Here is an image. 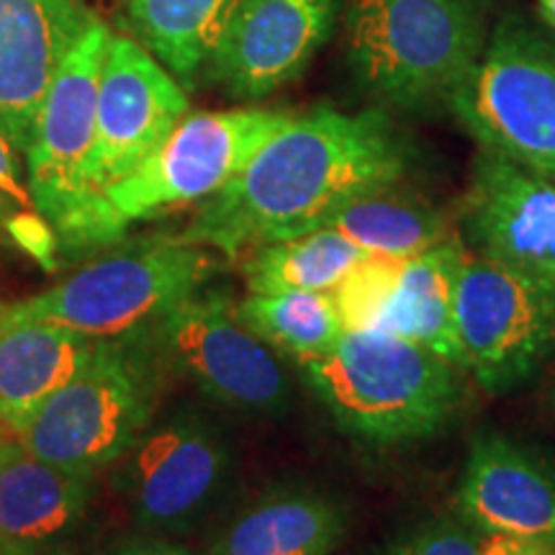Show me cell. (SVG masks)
Returning a JSON list of instances; mask_svg holds the SVG:
<instances>
[{"mask_svg": "<svg viewBox=\"0 0 555 555\" xmlns=\"http://www.w3.org/2000/svg\"><path fill=\"white\" fill-rule=\"evenodd\" d=\"M406 168V142L384 108H317L294 116L237 178L201 201L178 237L234 258L314 232L360 193L399 183Z\"/></svg>", "mask_w": 555, "mask_h": 555, "instance_id": "obj_1", "label": "cell"}, {"mask_svg": "<svg viewBox=\"0 0 555 555\" xmlns=\"http://www.w3.org/2000/svg\"><path fill=\"white\" fill-rule=\"evenodd\" d=\"M298 371L345 435L380 448L440 433L461 406L468 376L393 332L350 330Z\"/></svg>", "mask_w": 555, "mask_h": 555, "instance_id": "obj_2", "label": "cell"}, {"mask_svg": "<svg viewBox=\"0 0 555 555\" xmlns=\"http://www.w3.org/2000/svg\"><path fill=\"white\" fill-rule=\"evenodd\" d=\"M111 29L95 21L67 54L41 101L26 155V191L69 258L99 253L124 237L108 198L90 180L99 80Z\"/></svg>", "mask_w": 555, "mask_h": 555, "instance_id": "obj_3", "label": "cell"}, {"mask_svg": "<svg viewBox=\"0 0 555 555\" xmlns=\"http://www.w3.org/2000/svg\"><path fill=\"white\" fill-rule=\"evenodd\" d=\"M481 0H352L347 62L393 108L448 103L486 50Z\"/></svg>", "mask_w": 555, "mask_h": 555, "instance_id": "obj_4", "label": "cell"}, {"mask_svg": "<svg viewBox=\"0 0 555 555\" xmlns=\"http://www.w3.org/2000/svg\"><path fill=\"white\" fill-rule=\"evenodd\" d=\"M165 371L144 335L95 339L86 363L13 437L52 466L95 476L119 461L155 420Z\"/></svg>", "mask_w": 555, "mask_h": 555, "instance_id": "obj_5", "label": "cell"}, {"mask_svg": "<svg viewBox=\"0 0 555 555\" xmlns=\"http://www.w3.org/2000/svg\"><path fill=\"white\" fill-rule=\"evenodd\" d=\"M217 260L180 237H147L90 255L73 275L26 298L31 314L90 339H121L155 327L206 288Z\"/></svg>", "mask_w": 555, "mask_h": 555, "instance_id": "obj_6", "label": "cell"}, {"mask_svg": "<svg viewBox=\"0 0 555 555\" xmlns=\"http://www.w3.org/2000/svg\"><path fill=\"white\" fill-rule=\"evenodd\" d=\"M483 150L555 178V41L504 21L448 101Z\"/></svg>", "mask_w": 555, "mask_h": 555, "instance_id": "obj_7", "label": "cell"}, {"mask_svg": "<svg viewBox=\"0 0 555 555\" xmlns=\"http://www.w3.org/2000/svg\"><path fill=\"white\" fill-rule=\"evenodd\" d=\"M168 371L229 412L273 416L294 404L283 356L255 335L221 291H198L142 332Z\"/></svg>", "mask_w": 555, "mask_h": 555, "instance_id": "obj_8", "label": "cell"}, {"mask_svg": "<svg viewBox=\"0 0 555 555\" xmlns=\"http://www.w3.org/2000/svg\"><path fill=\"white\" fill-rule=\"evenodd\" d=\"M116 463V486L139 530L185 535L224 496L234 474V450L217 420L185 404L152 420Z\"/></svg>", "mask_w": 555, "mask_h": 555, "instance_id": "obj_9", "label": "cell"}, {"mask_svg": "<svg viewBox=\"0 0 555 555\" xmlns=\"http://www.w3.org/2000/svg\"><path fill=\"white\" fill-rule=\"evenodd\" d=\"M294 119L288 111L232 108L185 116L139 168L106 191L119 224L201 204L234 180L262 144Z\"/></svg>", "mask_w": 555, "mask_h": 555, "instance_id": "obj_10", "label": "cell"}, {"mask_svg": "<svg viewBox=\"0 0 555 555\" xmlns=\"http://www.w3.org/2000/svg\"><path fill=\"white\" fill-rule=\"evenodd\" d=\"M455 327L468 376L502 397L555 356V291L468 253L457 275Z\"/></svg>", "mask_w": 555, "mask_h": 555, "instance_id": "obj_11", "label": "cell"}, {"mask_svg": "<svg viewBox=\"0 0 555 555\" xmlns=\"http://www.w3.org/2000/svg\"><path fill=\"white\" fill-rule=\"evenodd\" d=\"M189 93L147 47L111 34L99 80L90 180L103 196L189 116Z\"/></svg>", "mask_w": 555, "mask_h": 555, "instance_id": "obj_12", "label": "cell"}, {"mask_svg": "<svg viewBox=\"0 0 555 555\" xmlns=\"http://www.w3.org/2000/svg\"><path fill=\"white\" fill-rule=\"evenodd\" d=\"M343 0H237L206 65L232 99L260 101L307 69Z\"/></svg>", "mask_w": 555, "mask_h": 555, "instance_id": "obj_13", "label": "cell"}, {"mask_svg": "<svg viewBox=\"0 0 555 555\" xmlns=\"http://www.w3.org/2000/svg\"><path fill=\"white\" fill-rule=\"evenodd\" d=\"M461 224L476 255L555 291V178L481 147Z\"/></svg>", "mask_w": 555, "mask_h": 555, "instance_id": "obj_14", "label": "cell"}, {"mask_svg": "<svg viewBox=\"0 0 555 555\" xmlns=\"http://www.w3.org/2000/svg\"><path fill=\"white\" fill-rule=\"evenodd\" d=\"M95 21L88 0H0V131L21 155L54 75Z\"/></svg>", "mask_w": 555, "mask_h": 555, "instance_id": "obj_15", "label": "cell"}, {"mask_svg": "<svg viewBox=\"0 0 555 555\" xmlns=\"http://www.w3.org/2000/svg\"><path fill=\"white\" fill-rule=\"evenodd\" d=\"M457 512L481 535L555 545V468L504 435H478L457 483Z\"/></svg>", "mask_w": 555, "mask_h": 555, "instance_id": "obj_16", "label": "cell"}, {"mask_svg": "<svg viewBox=\"0 0 555 555\" xmlns=\"http://www.w3.org/2000/svg\"><path fill=\"white\" fill-rule=\"evenodd\" d=\"M93 499V476L0 440V555H67Z\"/></svg>", "mask_w": 555, "mask_h": 555, "instance_id": "obj_17", "label": "cell"}, {"mask_svg": "<svg viewBox=\"0 0 555 555\" xmlns=\"http://www.w3.org/2000/svg\"><path fill=\"white\" fill-rule=\"evenodd\" d=\"M95 339L0 304V422L16 435L41 401L90 358Z\"/></svg>", "mask_w": 555, "mask_h": 555, "instance_id": "obj_18", "label": "cell"}, {"mask_svg": "<svg viewBox=\"0 0 555 555\" xmlns=\"http://www.w3.org/2000/svg\"><path fill=\"white\" fill-rule=\"evenodd\" d=\"M345 530L337 499L311 486H278L242 506L206 555H332Z\"/></svg>", "mask_w": 555, "mask_h": 555, "instance_id": "obj_19", "label": "cell"}, {"mask_svg": "<svg viewBox=\"0 0 555 555\" xmlns=\"http://www.w3.org/2000/svg\"><path fill=\"white\" fill-rule=\"evenodd\" d=\"M468 245L453 234L427 253L401 262L388 332L420 343L466 371L455 327L457 275L468 258Z\"/></svg>", "mask_w": 555, "mask_h": 555, "instance_id": "obj_20", "label": "cell"}, {"mask_svg": "<svg viewBox=\"0 0 555 555\" xmlns=\"http://www.w3.org/2000/svg\"><path fill=\"white\" fill-rule=\"evenodd\" d=\"M317 229H335L363 253L393 260L427 253L455 234L440 208L399 191V183L360 193L332 211Z\"/></svg>", "mask_w": 555, "mask_h": 555, "instance_id": "obj_21", "label": "cell"}, {"mask_svg": "<svg viewBox=\"0 0 555 555\" xmlns=\"http://www.w3.org/2000/svg\"><path fill=\"white\" fill-rule=\"evenodd\" d=\"M237 0H127L124 24L191 88Z\"/></svg>", "mask_w": 555, "mask_h": 555, "instance_id": "obj_22", "label": "cell"}, {"mask_svg": "<svg viewBox=\"0 0 555 555\" xmlns=\"http://www.w3.org/2000/svg\"><path fill=\"white\" fill-rule=\"evenodd\" d=\"M365 255L335 229H317L255 247L242 268H245L249 294H286V291L330 294Z\"/></svg>", "mask_w": 555, "mask_h": 555, "instance_id": "obj_23", "label": "cell"}, {"mask_svg": "<svg viewBox=\"0 0 555 555\" xmlns=\"http://www.w3.org/2000/svg\"><path fill=\"white\" fill-rule=\"evenodd\" d=\"M234 309L255 335L296 363L327 352L345 332L332 294L324 291L249 294Z\"/></svg>", "mask_w": 555, "mask_h": 555, "instance_id": "obj_24", "label": "cell"}, {"mask_svg": "<svg viewBox=\"0 0 555 555\" xmlns=\"http://www.w3.org/2000/svg\"><path fill=\"white\" fill-rule=\"evenodd\" d=\"M404 260L365 255L356 268L330 291L343 327L350 332H388L399 270Z\"/></svg>", "mask_w": 555, "mask_h": 555, "instance_id": "obj_25", "label": "cell"}, {"mask_svg": "<svg viewBox=\"0 0 555 555\" xmlns=\"http://www.w3.org/2000/svg\"><path fill=\"white\" fill-rule=\"evenodd\" d=\"M478 543L481 538L470 525L457 519H435L401 540L388 555H478Z\"/></svg>", "mask_w": 555, "mask_h": 555, "instance_id": "obj_26", "label": "cell"}, {"mask_svg": "<svg viewBox=\"0 0 555 555\" xmlns=\"http://www.w3.org/2000/svg\"><path fill=\"white\" fill-rule=\"evenodd\" d=\"M13 152L16 150L11 147L9 139L0 131V196H3V201L11 208H16L18 214H29V208H34V204L29 191L21 183V168Z\"/></svg>", "mask_w": 555, "mask_h": 555, "instance_id": "obj_27", "label": "cell"}, {"mask_svg": "<svg viewBox=\"0 0 555 555\" xmlns=\"http://www.w3.org/2000/svg\"><path fill=\"white\" fill-rule=\"evenodd\" d=\"M478 555H555V545L515 535H483Z\"/></svg>", "mask_w": 555, "mask_h": 555, "instance_id": "obj_28", "label": "cell"}, {"mask_svg": "<svg viewBox=\"0 0 555 555\" xmlns=\"http://www.w3.org/2000/svg\"><path fill=\"white\" fill-rule=\"evenodd\" d=\"M103 555H193V553L185 551L183 545L170 543V540H165L163 535H150V532H144V535L119 540V543L111 545Z\"/></svg>", "mask_w": 555, "mask_h": 555, "instance_id": "obj_29", "label": "cell"}, {"mask_svg": "<svg viewBox=\"0 0 555 555\" xmlns=\"http://www.w3.org/2000/svg\"><path fill=\"white\" fill-rule=\"evenodd\" d=\"M540 16L545 18V24L555 31V0H538Z\"/></svg>", "mask_w": 555, "mask_h": 555, "instance_id": "obj_30", "label": "cell"}, {"mask_svg": "<svg viewBox=\"0 0 555 555\" xmlns=\"http://www.w3.org/2000/svg\"><path fill=\"white\" fill-rule=\"evenodd\" d=\"M5 208H9V204H5L3 196H0V221H3V217H5Z\"/></svg>", "mask_w": 555, "mask_h": 555, "instance_id": "obj_31", "label": "cell"}, {"mask_svg": "<svg viewBox=\"0 0 555 555\" xmlns=\"http://www.w3.org/2000/svg\"><path fill=\"white\" fill-rule=\"evenodd\" d=\"M551 404H553V412H555V378H553V386H551Z\"/></svg>", "mask_w": 555, "mask_h": 555, "instance_id": "obj_32", "label": "cell"}, {"mask_svg": "<svg viewBox=\"0 0 555 555\" xmlns=\"http://www.w3.org/2000/svg\"><path fill=\"white\" fill-rule=\"evenodd\" d=\"M5 433H9V429H5V427H3V422H0V440H3V435H5Z\"/></svg>", "mask_w": 555, "mask_h": 555, "instance_id": "obj_33", "label": "cell"}]
</instances>
